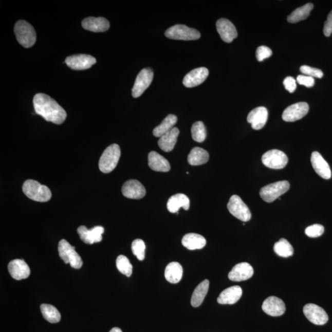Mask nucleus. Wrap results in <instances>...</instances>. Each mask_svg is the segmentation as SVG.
<instances>
[{
	"instance_id": "39",
	"label": "nucleus",
	"mask_w": 332,
	"mask_h": 332,
	"mask_svg": "<svg viewBox=\"0 0 332 332\" xmlns=\"http://www.w3.org/2000/svg\"><path fill=\"white\" fill-rule=\"evenodd\" d=\"M324 232V227L321 225L315 224L307 227L305 234L309 237H318L321 236Z\"/></svg>"
},
{
	"instance_id": "31",
	"label": "nucleus",
	"mask_w": 332,
	"mask_h": 332,
	"mask_svg": "<svg viewBox=\"0 0 332 332\" xmlns=\"http://www.w3.org/2000/svg\"><path fill=\"white\" fill-rule=\"evenodd\" d=\"M209 155L206 150L199 147H195L191 150L188 162L192 165H200L206 164L209 161Z\"/></svg>"
},
{
	"instance_id": "17",
	"label": "nucleus",
	"mask_w": 332,
	"mask_h": 332,
	"mask_svg": "<svg viewBox=\"0 0 332 332\" xmlns=\"http://www.w3.org/2000/svg\"><path fill=\"white\" fill-rule=\"evenodd\" d=\"M217 32L224 42L230 43L236 39L237 32L233 24L227 19L222 18L216 23Z\"/></svg>"
},
{
	"instance_id": "37",
	"label": "nucleus",
	"mask_w": 332,
	"mask_h": 332,
	"mask_svg": "<svg viewBox=\"0 0 332 332\" xmlns=\"http://www.w3.org/2000/svg\"><path fill=\"white\" fill-rule=\"evenodd\" d=\"M193 139L197 142H202L206 139L207 132L205 124L202 121H197L192 127Z\"/></svg>"
},
{
	"instance_id": "23",
	"label": "nucleus",
	"mask_w": 332,
	"mask_h": 332,
	"mask_svg": "<svg viewBox=\"0 0 332 332\" xmlns=\"http://www.w3.org/2000/svg\"><path fill=\"white\" fill-rule=\"evenodd\" d=\"M82 26L84 29L93 32H104L109 29V23L104 17H89L82 21Z\"/></svg>"
},
{
	"instance_id": "20",
	"label": "nucleus",
	"mask_w": 332,
	"mask_h": 332,
	"mask_svg": "<svg viewBox=\"0 0 332 332\" xmlns=\"http://www.w3.org/2000/svg\"><path fill=\"white\" fill-rule=\"evenodd\" d=\"M253 269L248 263H240L234 266L228 274V278L231 281L240 282L248 280L252 277Z\"/></svg>"
},
{
	"instance_id": "6",
	"label": "nucleus",
	"mask_w": 332,
	"mask_h": 332,
	"mask_svg": "<svg viewBox=\"0 0 332 332\" xmlns=\"http://www.w3.org/2000/svg\"><path fill=\"white\" fill-rule=\"evenodd\" d=\"M290 189V183L286 180L277 181L263 187L260 195L264 201L272 202L286 193Z\"/></svg>"
},
{
	"instance_id": "25",
	"label": "nucleus",
	"mask_w": 332,
	"mask_h": 332,
	"mask_svg": "<svg viewBox=\"0 0 332 332\" xmlns=\"http://www.w3.org/2000/svg\"><path fill=\"white\" fill-rule=\"evenodd\" d=\"M180 131L178 128L174 127L169 132L165 134L158 140V145L162 151L170 152L176 145L177 137Z\"/></svg>"
},
{
	"instance_id": "34",
	"label": "nucleus",
	"mask_w": 332,
	"mask_h": 332,
	"mask_svg": "<svg viewBox=\"0 0 332 332\" xmlns=\"http://www.w3.org/2000/svg\"><path fill=\"white\" fill-rule=\"evenodd\" d=\"M40 309L43 318L50 323H58L61 321V313L54 306L48 304H42L40 306Z\"/></svg>"
},
{
	"instance_id": "41",
	"label": "nucleus",
	"mask_w": 332,
	"mask_h": 332,
	"mask_svg": "<svg viewBox=\"0 0 332 332\" xmlns=\"http://www.w3.org/2000/svg\"><path fill=\"white\" fill-rule=\"evenodd\" d=\"M272 52L270 48L265 46H259L256 51V58L257 61L262 62L265 59L270 58Z\"/></svg>"
},
{
	"instance_id": "24",
	"label": "nucleus",
	"mask_w": 332,
	"mask_h": 332,
	"mask_svg": "<svg viewBox=\"0 0 332 332\" xmlns=\"http://www.w3.org/2000/svg\"><path fill=\"white\" fill-rule=\"evenodd\" d=\"M243 295L241 287L235 286L227 288L218 297L217 302L221 305H233L241 299Z\"/></svg>"
},
{
	"instance_id": "4",
	"label": "nucleus",
	"mask_w": 332,
	"mask_h": 332,
	"mask_svg": "<svg viewBox=\"0 0 332 332\" xmlns=\"http://www.w3.org/2000/svg\"><path fill=\"white\" fill-rule=\"evenodd\" d=\"M14 33L18 42L24 48H29L36 42L35 30L26 21L21 20L17 22L14 26Z\"/></svg>"
},
{
	"instance_id": "12",
	"label": "nucleus",
	"mask_w": 332,
	"mask_h": 332,
	"mask_svg": "<svg viewBox=\"0 0 332 332\" xmlns=\"http://www.w3.org/2000/svg\"><path fill=\"white\" fill-rule=\"evenodd\" d=\"M97 62L93 56L88 54H76L67 58L65 63L73 70H83L90 68Z\"/></svg>"
},
{
	"instance_id": "26",
	"label": "nucleus",
	"mask_w": 332,
	"mask_h": 332,
	"mask_svg": "<svg viewBox=\"0 0 332 332\" xmlns=\"http://www.w3.org/2000/svg\"><path fill=\"white\" fill-rule=\"evenodd\" d=\"M149 165L152 170L156 172H167L171 169V165L167 159L156 152L149 153Z\"/></svg>"
},
{
	"instance_id": "1",
	"label": "nucleus",
	"mask_w": 332,
	"mask_h": 332,
	"mask_svg": "<svg viewBox=\"0 0 332 332\" xmlns=\"http://www.w3.org/2000/svg\"><path fill=\"white\" fill-rule=\"evenodd\" d=\"M33 106L36 114L42 116L47 121L61 124L66 120L67 113L51 97L39 93L34 96Z\"/></svg>"
},
{
	"instance_id": "8",
	"label": "nucleus",
	"mask_w": 332,
	"mask_h": 332,
	"mask_svg": "<svg viewBox=\"0 0 332 332\" xmlns=\"http://www.w3.org/2000/svg\"><path fill=\"white\" fill-rule=\"evenodd\" d=\"M227 208L234 217L241 221L248 222L251 218V212L248 207L237 195H233L231 197L228 203Z\"/></svg>"
},
{
	"instance_id": "42",
	"label": "nucleus",
	"mask_w": 332,
	"mask_h": 332,
	"mask_svg": "<svg viewBox=\"0 0 332 332\" xmlns=\"http://www.w3.org/2000/svg\"><path fill=\"white\" fill-rule=\"evenodd\" d=\"M297 81L300 85L305 86L307 87H312L315 84L314 78L304 75H299L297 78Z\"/></svg>"
},
{
	"instance_id": "33",
	"label": "nucleus",
	"mask_w": 332,
	"mask_h": 332,
	"mask_svg": "<svg viewBox=\"0 0 332 332\" xmlns=\"http://www.w3.org/2000/svg\"><path fill=\"white\" fill-rule=\"evenodd\" d=\"M177 118L174 115H169L163 121H162L161 124L156 127L153 130V135L156 137L160 138L163 136L164 134L169 132L171 130L173 129L175 124L177 123Z\"/></svg>"
},
{
	"instance_id": "21",
	"label": "nucleus",
	"mask_w": 332,
	"mask_h": 332,
	"mask_svg": "<svg viewBox=\"0 0 332 332\" xmlns=\"http://www.w3.org/2000/svg\"><path fill=\"white\" fill-rule=\"evenodd\" d=\"M209 70L205 67H200L189 72L183 80V85L187 87H193L200 85L207 79Z\"/></svg>"
},
{
	"instance_id": "38",
	"label": "nucleus",
	"mask_w": 332,
	"mask_h": 332,
	"mask_svg": "<svg viewBox=\"0 0 332 332\" xmlns=\"http://www.w3.org/2000/svg\"><path fill=\"white\" fill-rule=\"evenodd\" d=\"M132 251L135 256L140 261H143L145 256L146 246L144 241L142 239H135L132 243Z\"/></svg>"
},
{
	"instance_id": "10",
	"label": "nucleus",
	"mask_w": 332,
	"mask_h": 332,
	"mask_svg": "<svg viewBox=\"0 0 332 332\" xmlns=\"http://www.w3.org/2000/svg\"><path fill=\"white\" fill-rule=\"evenodd\" d=\"M153 71L152 68L143 69L137 75L136 81L132 89L133 98H137L142 95V94L151 84L153 79Z\"/></svg>"
},
{
	"instance_id": "36",
	"label": "nucleus",
	"mask_w": 332,
	"mask_h": 332,
	"mask_svg": "<svg viewBox=\"0 0 332 332\" xmlns=\"http://www.w3.org/2000/svg\"><path fill=\"white\" fill-rule=\"evenodd\" d=\"M116 265L119 271L122 274L130 277L133 274V265L126 256L120 255L118 256Z\"/></svg>"
},
{
	"instance_id": "18",
	"label": "nucleus",
	"mask_w": 332,
	"mask_h": 332,
	"mask_svg": "<svg viewBox=\"0 0 332 332\" xmlns=\"http://www.w3.org/2000/svg\"><path fill=\"white\" fill-rule=\"evenodd\" d=\"M8 271L11 277L17 281L25 280L30 274L29 266L24 260L15 259L9 262Z\"/></svg>"
},
{
	"instance_id": "35",
	"label": "nucleus",
	"mask_w": 332,
	"mask_h": 332,
	"mask_svg": "<svg viewBox=\"0 0 332 332\" xmlns=\"http://www.w3.org/2000/svg\"><path fill=\"white\" fill-rule=\"evenodd\" d=\"M274 250L275 253L282 257L287 258L293 254V247L289 241L282 238L278 242L275 243L274 246Z\"/></svg>"
},
{
	"instance_id": "28",
	"label": "nucleus",
	"mask_w": 332,
	"mask_h": 332,
	"mask_svg": "<svg viewBox=\"0 0 332 332\" xmlns=\"http://www.w3.org/2000/svg\"><path fill=\"white\" fill-rule=\"evenodd\" d=\"M181 244L190 250L201 249L206 245V240L201 235L189 233L185 235L181 240Z\"/></svg>"
},
{
	"instance_id": "13",
	"label": "nucleus",
	"mask_w": 332,
	"mask_h": 332,
	"mask_svg": "<svg viewBox=\"0 0 332 332\" xmlns=\"http://www.w3.org/2000/svg\"><path fill=\"white\" fill-rule=\"evenodd\" d=\"M309 112V105L306 102H299L288 106L283 112V120L286 122L298 121L305 117Z\"/></svg>"
},
{
	"instance_id": "45",
	"label": "nucleus",
	"mask_w": 332,
	"mask_h": 332,
	"mask_svg": "<svg viewBox=\"0 0 332 332\" xmlns=\"http://www.w3.org/2000/svg\"><path fill=\"white\" fill-rule=\"evenodd\" d=\"M109 332H123V331H122V330L120 329V328L115 327V328H113Z\"/></svg>"
},
{
	"instance_id": "30",
	"label": "nucleus",
	"mask_w": 332,
	"mask_h": 332,
	"mask_svg": "<svg viewBox=\"0 0 332 332\" xmlns=\"http://www.w3.org/2000/svg\"><path fill=\"white\" fill-rule=\"evenodd\" d=\"M209 288V281L208 280H204L196 287L193 293L191 303L193 307H199L201 305L205 300Z\"/></svg>"
},
{
	"instance_id": "2",
	"label": "nucleus",
	"mask_w": 332,
	"mask_h": 332,
	"mask_svg": "<svg viewBox=\"0 0 332 332\" xmlns=\"http://www.w3.org/2000/svg\"><path fill=\"white\" fill-rule=\"evenodd\" d=\"M23 192L28 198L37 202H48L52 193L49 188L36 180H27L23 184Z\"/></svg>"
},
{
	"instance_id": "11",
	"label": "nucleus",
	"mask_w": 332,
	"mask_h": 332,
	"mask_svg": "<svg viewBox=\"0 0 332 332\" xmlns=\"http://www.w3.org/2000/svg\"><path fill=\"white\" fill-rule=\"evenodd\" d=\"M303 313L306 318L315 325H324L328 320V315L325 310L315 304H307L304 306Z\"/></svg>"
},
{
	"instance_id": "16",
	"label": "nucleus",
	"mask_w": 332,
	"mask_h": 332,
	"mask_svg": "<svg viewBox=\"0 0 332 332\" xmlns=\"http://www.w3.org/2000/svg\"><path fill=\"white\" fill-rule=\"evenodd\" d=\"M80 239L84 243L93 244L101 242L102 234L104 233V228L97 226L88 230L85 226H80L77 229Z\"/></svg>"
},
{
	"instance_id": "44",
	"label": "nucleus",
	"mask_w": 332,
	"mask_h": 332,
	"mask_svg": "<svg viewBox=\"0 0 332 332\" xmlns=\"http://www.w3.org/2000/svg\"><path fill=\"white\" fill-rule=\"evenodd\" d=\"M332 33V11L328 15L327 20L325 22L324 27V34L325 36L328 37Z\"/></svg>"
},
{
	"instance_id": "9",
	"label": "nucleus",
	"mask_w": 332,
	"mask_h": 332,
	"mask_svg": "<svg viewBox=\"0 0 332 332\" xmlns=\"http://www.w3.org/2000/svg\"><path fill=\"white\" fill-rule=\"evenodd\" d=\"M262 161L266 167L272 169H282L287 164L288 158L280 150H271L262 156Z\"/></svg>"
},
{
	"instance_id": "40",
	"label": "nucleus",
	"mask_w": 332,
	"mask_h": 332,
	"mask_svg": "<svg viewBox=\"0 0 332 332\" xmlns=\"http://www.w3.org/2000/svg\"><path fill=\"white\" fill-rule=\"evenodd\" d=\"M300 71L304 75L312 78H322L324 75L322 70L318 68L308 66V65H303L300 67Z\"/></svg>"
},
{
	"instance_id": "3",
	"label": "nucleus",
	"mask_w": 332,
	"mask_h": 332,
	"mask_svg": "<svg viewBox=\"0 0 332 332\" xmlns=\"http://www.w3.org/2000/svg\"><path fill=\"white\" fill-rule=\"evenodd\" d=\"M121 156L120 146L112 144L103 152L100 158L99 167L103 173L108 174L117 167Z\"/></svg>"
},
{
	"instance_id": "14",
	"label": "nucleus",
	"mask_w": 332,
	"mask_h": 332,
	"mask_svg": "<svg viewBox=\"0 0 332 332\" xmlns=\"http://www.w3.org/2000/svg\"><path fill=\"white\" fill-rule=\"evenodd\" d=\"M122 193L126 198L139 199L146 195V190L143 185L137 180H129L122 187Z\"/></svg>"
},
{
	"instance_id": "32",
	"label": "nucleus",
	"mask_w": 332,
	"mask_h": 332,
	"mask_svg": "<svg viewBox=\"0 0 332 332\" xmlns=\"http://www.w3.org/2000/svg\"><path fill=\"white\" fill-rule=\"evenodd\" d=\"M313 8H314V6L312 3H307L305 5L301 6L288 16V22L290 23L295 24L306 20L309 16Z\"/></svg>"
},
{
	"instance_id": "5",
	"label": "nucleus",
	"mask_w": 332,
	"mask_h": 332,
	"mask_svg": "<svg viewBox=\"0 0 332 332\" xmlns=\"http://www.w3.org/2000/svg\"><path fill=\"white\" fill-rule=\"evenodd\" d=\"M58 251L59 256L66 264H70L71 267L80 269L82 267L83 261L81 256L67 241L62 239L59 243Z\"/></svg>"
},
{
	"instance_id": "15",
	"label": "nucleus",
	"mask_w": 332,
	"mask_h": 332,
	"mask_svg": "<svg viewBox=\"0 0 332 332\" xmlns=\"http://www.w3.org/2000/svg\"><path fill=\"white\" fill-rule=\"evenodd\" d=\"M262 309L266 314L278 317L284 315L286 308L283 300L277 297L271 296L263 303Z\"/></svg>"
},
{
	"instance_id": "7",
	"label": "nucleus",
	"mask_w": 332,
	"mask_h": 332,
	"mask_svg": "<svg viewBox=\"0 0 332 332\" xmlns=\"http://www.w3.org/2000/svg\"><path fill=\"white\" fill-rule=\"evenodd\" d=\"M165 35L168 39L178 40H196L200 39L199 31L185 25H175L165 31Z\"/></svg>"
},
{
	"instance_id": "43",
	"label": "nucleus",
	"mask_w": 332,
	"mask_h": 332,
	"mask_svg": "<svg viewBox=\"0 0 332 332\" xmlns=\"http://www.w3.org/2000/svg\"><path fill=\"white\" fill-rule=\"evenodd\" d=\"M283 84L285 88L290 93H293L297 88L296 81L292 77H287L285 78Z\"/></svg>"
},
{
	"instance_id": "19",
	"label": "nucleus",
	"mask_w": 332,
	"mask_h": 332,
	"mask_svg": "<svg viewBox=\"0 0 332 332\" xmlns=\"http://www.w3.org/2000/svg\"><path fill=\"white\" fill-rule=\"evenodd\" d=\"M268 118V112L264 106L252 109L247 116V121L255 130H261L265 126Z\"/></svg>"
},
{
	"instance_id": "27",
	"label": "nucleus",
	"mask_w": 332,
	"mask_h": 332,
	"mask_svg": "<svg viewBox=\"0 0 332 332\" xmlns=\"http://www.w3.org/2000/svg\"><path fill=\"white\" fill-rule=\"evenodd\" d=\"M190 206V199L184 194L178 193L171 197L167 204L168 211L171 213H177L180 208L189 210Z\"/></svg>"
},
{
	"instance_id": "29",
	"label": "nucleus",
	"mask_w": 332,
	"mask_h": 332,
	"mask_svg": "<svg viewBox=\"0 0 332 332\" xmlns=\"http://www.w3.org/2000/svg\"><path fill=\"white\" fill-rule=\"evenodd\" d=\"M164 275L169 283L177 284L179 283L183 275L182 266L178 262H171L165 269Z\"/></svg>"
},
{
	"instance_id": "22",
	"label": "nucleus",
	"mask_w": 332,
	"mask_h": 332,
	"mask_svg": "<svg viewBox=\"0 0 332 332\" xmlns=\"http://www.w3.org/2000/svg\"><path fill=\"white\" fill-rule=\"evenodd\" d=\"M311 162L313 169L319 176L325 180L330 179L331 177L330 166L320 153L318 152H313L311 155Z\"/></svg>"
}]
</instances>
